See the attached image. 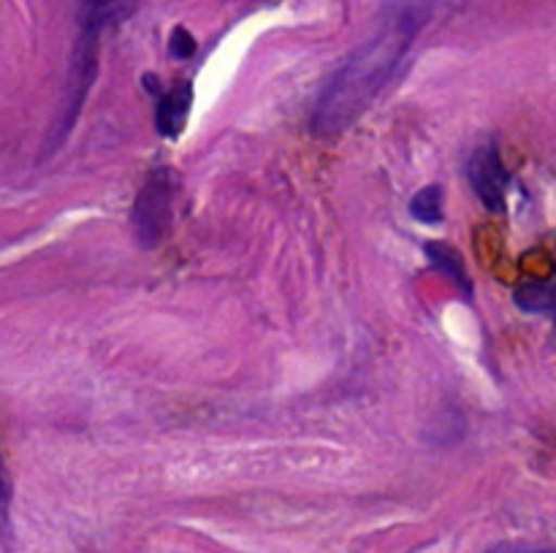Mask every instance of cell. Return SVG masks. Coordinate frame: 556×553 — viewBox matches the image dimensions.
Wrapping results in <instances>:
<instances>
[{
    "mask_svg": "<svg viewBox=\"0 0 556 553\" xmlns=\"http://www.w3.org/2000/svg\"><path fill=\"white\" fill-rule=\"evenodd\" d=\"M438 0H386L378 27L358 43L326 79L313 112L318 136H337L351 128L375 98L386 90L410 54L413 43L432 20Z\"/></svg>",
    "mask_w": 556,
    "mask_h": 553,
    "instance_id": "1",
    "label": "cell"
},
{
    "mask_svg": "<svg viewBox=\"0 0 556 553\" xmlns=\"http://www.w3.org/2000/svg\"><path fill=\"white\" fill-rule=\"evenodd\" d=\"M172 209L174 177L168 168H157L141 184L139 195H136L134 215H130V226H134V233L141 247H155L166 236L168 226H172Z\"/></svg>",
    "mask_w": 556,
    "mask_h": 553,
    "instance_id": "2",
    "label": "cell"
},
{
    "mask_svg": "<svg viewBox=\"0 0 556 553\" xmlns=\"http://www.w3.org/2000/svg\"><path fill=\"white\" fill-rule=\"evenodd\" d=\"M467 179H470L472 190L481 198V204L489 211H503L505 209V195H508L510 173L505 168L503 155L494 144L478 146L467 163Z\"/></svg>",
    "mask_w": 556,
    "mask_h": 553,
    "instance_id": "3",
    "label": "cell"
},
{
    "mask_svg": "<svg viewBox=\"0 0 556 553\" xmlns=\"http://www.w3.org/2000/svg\"><path fill=\"white\" fill-rule=\"evenodd\" d=\"M190 106H193V85L190 81H179L174 85L166 95L161 98L155 108V128L157 133L174 139L182 133L185 123H188Z\"/></svg>",
    "mask_w": 556,
    "mask_h": 553,
    "instance_id": "4",
    "label": "cell"
},
{
    "mask_svg": "<svg viewBox=\"0 0 556 553\" xmlns=\"http://www.w3.org/2000/svg\"><path fill=\"white\" fill-rule=\"evenodd\" d=\"M427 258L434 269L443 271L448 280H454V285L459 287L462 296L465 298L472 296V282H470V276H467L465 260H462V255L456 253L454 247H448V244H443V242H432V244H427Z\"/></svg>",
    "mask_w": 556,
    "mask_h": 553,
    "instance_id": "5",
    "label": "cell"
},
{
    "mask_svg": "<svg viewBox=\"0 0 556 553\" xmlns=\"http://www.w3.org/2000/svg\"><path fill=\"white\" fill-rule=\"evenodd\" d=\"M134 9V0H79V20L98 27H109Z\"/></svg>",
    "mask_w": 556,
    "mask_h": 553,
    "instance_id": "6",
    "label": "cell"
},
{
    "mask_svg": "<svg viewBox=\"0 0 556 553\" xmlns=\"http://www.w3.org/2000/svg\"><path fill=\"white\" fill-rule=\"evenodd\" d=\"M516 304L530 314H554L556 320V285L548 282H530L516 291Z\"/></svg>",
    "mask_w": 556,
    "mask_h": 553,
    "instance_id": "7",
    "label": "cell"
},
{
    "mask_svg": "<svg viewBox=\"0 0 556 553\" xmlns=\"http://www.w3.org/2000/svg\"><path fill=\"white\" fill-rule=\"evenodd\" d=\"M410 215L418 222H427V226L443 222V190L438 184H429V188L418 190L410 201Z\"/></svg>",
    "mask_w": 556,
    "mask_h": 553,
    "instance_id": "8",
    "label": "cell"
},
{
    "mask_svg": "<svg viewBox=\"0 0 556 553\" xmlns=\"http://www.w3.org/2000/svg\"><path fill=\"white\" fill-rule=\"evenodd\" d=\"M168 49H172V54L177 60H188L195 54V38L190 36L185 27H177V30L172 33V41H168Z\"/></svg>",
    "mask_w": 556,
    "mask_h": 553,
    "instance_id": "9",
    "label": "cell"
},
{
    "mask_svg": "<svg viewBox=\"0 0 556 553\" xmlns=\"http://www.w3.org/2000/svg\"><path fill=\"white\" fill-rule=\"evenodd\" d=\"M9 510H11V486H9V477H5L3 459H0V529L9 526Z\"/></svg>",
    "mask_w": 556,
    "mask_h": 553,
    "instance_id": "10",
    "label": "cell"
},
{
    "mask_svg": "<svg viewBox=\"0 0 556 553\" xmlns=\"http://www.w3.org/2000/svg\"><path fill=\"white\" fill-rule=\"evenodd\" d=\"M486 553H556V548H532V545H497Z\"/></svg>",
    "mask_w": 556,
    "mask_h": 553,
    "instance_id": "11",
    "label": "cell"
}]
</instances>
